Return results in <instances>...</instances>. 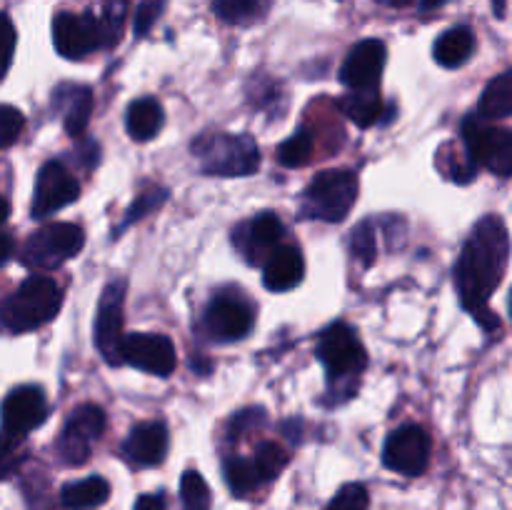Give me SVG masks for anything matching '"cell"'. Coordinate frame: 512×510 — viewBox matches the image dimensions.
<instances>
[{
  "mask_svg": "<svg viewBox=\"0 0 512 510\" xmlns=\"http://www.w3.org/2000/svg\"><path fill=\"white\" fill-rule=\"evenodd\" d=\"M510 258V235L498 215H485L470 233L458 265H455V288L463 308L483 325L498 330V315L490 310V295L503 280Z\"/></svg>",
  "mask_w": 512,
  "mask_h": 510,
  "instance_id": "6da1fadb",
  "label": "cell"
},
{
  "mask_svg": "<svg viewBox=\"0 0 512 510\" xmlns=\"http://www.w3.org/2000/svg\"><path fill=\"white\" fill-rule=\"evenodd\" d=\"M63 305V290L48 275H30L15 293L0 303V323L13 333H25L50 323Z\"/></svg>",
  "mask_w": 512,
  "mask_h": 510,
  "instance_id": "7a4b0ae2",
  "label": "cell"
},
{
  "mask_svg": "<svg viewBox=\"0 0 512 510\" xmlns=\"http://www.w3.org/2000/svg\"><path fill=\"white\" fill-rule=\"evenodd\" d=\"M200 170L218 178H243L260 168V150L250 135L205 133L190 145Z\"/></svg>",
  "mask_w": 512,
  "mask_h": 510,
  "instance_id": "3957f363",
  "label": "cell"
},
{
  "mask_svg": "<svg viewBox=\"0 0 512 510\" xmlns=\"http://www.w3.org/2000/svg\"><path fill=\"white\" fill-rule=\"evenodd\" d=\"M358 200V175L350 170H323L303 190L300 210L305 218L340 223L348 218Z\"/></svg>",
  "mask_w": 512,
  "mask_h": 510,
  "instance_id": "277c9868",
  "label": "cell"
},
{
  "mask_svg": "<svg viewBox=\"0 0 512 510\" xmlns=\"http://www.w3.org/2000/svg\"><path fill=\"white\" fill-rule=\"evenodd\" d=\"M85 230L75 223H50L35 230L20 250V263L33 270H55L83 250Z\"/></svg>",
  "mask_w": 512,
  "mask_h": 510,
  "instance_id": "5b68a950",
  "label": "cell"
},
{
  "mask_svg": "<svg viewBox=\"0 0 512 510\" xmlns=\"http://www.w3.org/2000/svg\"><path fill=\"white\" fill-rule=\"evenodd\" d=\"M465 153L475 165H485L498 178L512 175V133L508 128H498L480 115H468L463 120Z\"/></svg>",
  "mask_w": 512,
  "mask_h": 510,
  "instance_id": "8992f818",
  "label": "cell"
},
{
  "mask_svg": "<svg viewBox=\"0 0 512 510\" xmlns=\"http://www.w3.org/2000/svg\"><path fill=\"white\" fill-rule=\"evenodd\" d=\"M318 358L330 375V383L340 380H353L368 365V353L358 340L355 330L345 323H335L320 335L318 340Z\"/></svg>",
  "mask_w": 512,
  "mask_h": 510,
  "instance_id": "52a82bcc",
  "label": "cell"
},
{
  "mask_svg": "<svg viewBox=\"0 0 512 510\" xmlns=\"http://www.w3.org/2000/svg\"><path fill=\"white\" fill-rule=\"evenodd\" d=\"M105 430V413L100 405L85 403L78 405L65 420V428L58 440V453L63 463L83 465L90 450L98 443Z\"/></svg>",
  "mask_w": 512,
  "mask_h": 510,
  "instance_id": "ba28073f",
  "label": "cell"
},
{
  "mask_svg": "<svg viewBox=\"0 0 512 510\" xmlns=\"http://www.w3.org/2000/svg\"><path fill=\"white\" fill-rule=\"evenodd\" d=\"M123 280H110L98 303L95 320V345L108 365H123Z\"/></svg>",
  "mask_w": 512,
  "mask_h": 510,
  "instance_id": "9c48e42d",
  "label": "cell"
},
{
  "mask_svg": "<svg viewBox=\"0 0 512 510\" xmlns=\"http://www.w3.org/2000/svg\"><path fill=\"white\" fill-rule=\"evenodd\" d=\"M53 43L63 58L80 60L105 48L100 18L93 13H60L53 20Z\"/></svg>",
  "mask_w": 512,
  "mask_h": 510,
  "instance_id": "30bf717a",
  "label": "cell"
},
{
  "mask_svg": "<svg viewBox=\"0 0 512 510\" xmlns=\"http://www.w3.org/2000/svg\"><path fill=\"white\" fill-rule=\"evenodd\" d=\"M430 435L420 425H403V428L393 430L385 440L383 448V463L385 468L395 470L400 475H415L423 473L430 463Z\"/></svg>",
  "mask_w": 512,
  "mask_h": 510,
  "instance_id": "8fae6325",
  "label": "cell"
},
{
  "mask_svg": "<svg viewBox=\"0 0 512 510\" xmlns=\"http://www.w3.org/2000/svg\"><path fill=\"white\" fill-rule=\"evenodd\" d=\"M80 195V183L70 170L58 160H50L38 170L35 178V193L33 205H30V215L33 218H48V215L58 213L65 205L75 203Z\"/></svg>",
  "mask_w": 512,
  "mask_h": 510,
  "instance_id": "7c38bea8",
  "label": "cell"
},
{
  "mask_svg": "<svg viewBox=\"0 0 512 510\" xmlns=\"http://www.w3.org/2000/svg\"><path fill=\"white\" fill-rule=\"evenodd\" d=\"M123 363L143 373L168 378L178 365L173 340L160 333H133L123 338Z\"/></svg>",
  "mask_w": 512,
  "mask_h": 510,
  "instance_id": "4fadbf2b",
  "label": "cell"
},
{
  "mask_svg": "<svg viewBox=\"0 0 512 510\" xmlns=\"http://www.w3.org/2000/svg\"><path fill=\"white\" fill-rule=\"evenodd\" d=\"M48 418V400H45L43 388L38 385H20L5 395L0 405V420L3 430L15 435H28Z\"/></svg>",
  "mask_w": 512,
  "mask_h": 510,
  "instance_id": "5bb4252c",
  "label": "cell"
},
{
  "mask_svg": "<svg viewBox=\"0 0 512 510\" xmlns=\"http://www.w3.org/2000/svg\"><path fill=\"white\" fill-rule=\"evenodd\" d=\"M285 228L275 213H260L233 230V243L248 263H263L283 240Z\"/></svg>",
  "mask_w": 512,
  "mask_h": 510,
  "instance_id": "9a60e30c",
  "label": "cell"
},
{
  "mask_svg": "<svg viewBox=\"0 0 512 510\" xmlns=\"http://www.w3.org/2000/svg\"><path fill=\"white\" fill-rule=\"evenodd\" d=\"M250 328H253V310L245 300L233 295H218L205 310V330L220 343L245 338Z\"/></svg>",
  "mask_w": 512,
  "mask_h": 510,
  "instance_id": "2e32d148",
  "label": "cell"
},
{
  "mask_svg": "<svg viewBox=\"0 0 512 510\" xmlns=\"http://www.w3.org/2000/svg\"><path fill=\"white\" fill-rule=\"evenodd\" d=\"M385 58H388V50L383 40H360L350 48L340 68V80L353 90H375L383 75Z\"/></svg>",
  "mask_w": 512,
  "mask_h": 510,
  "instance_id": "e0dca14e",
  "label": "cell"
},
{
  "mask_svg": "<svg viewBox=\"0 0 512 510\" xmlns=\"http://www.w3.org/2000/svg\"><path fill=\"white\" fill-rule=\"evenodd\" d=\"M53 105L63 118V128L70 138H80L85 135L93 115L95 98L93 90L88 85L78 83H63L53 90Z\"/></svg>",
  "mask_w": 512,
  "mask_h": 510,
  "instance_id": "ac0fdd59",
  "label": "cell"
},
{
  "mask_svg": "<svg viewBox=\"0 0 512 510\" xmlns=\"http://www.w3.org/2000/svg\"><path fill=\"white\" fill-rule=\"evenodd\" d=\"M123 453L135 465H158L168 453V428L165 423L150 420L130 430L123 443Z\"/></svg>",
  "mask_w": 512,
  "mask_h": 510,
  "instance_id": "d6986e66",
  "label": "cell"
},
{
  "mask_svg": "<svg viewBox=\"0 0 512 510\" xmlns=\"http://www.w3.org/2000/svg\"><path fill=\"white\" fill-rule=\"evenodd\" d=\"M305 275V260L295 245H278L273 253L265 258L263 283L273 293H285L295 288Z\"/></svg>",
  "mask_w": 512,
  "mask_h": 510,
  "instance_id": "ffe728a7",
  "label": "cell"
},
{
  "mask_svg": "<svg viewBox=\"0 0 512 510\" xmlns=\"http://www.w3.org/2000/svg\"><path fill=\"white\" fill-rule=\"evenodd\" d=\"M165 113L163 105L155 98H138L135 103H130L128 115H125V130L133 140L145 143V140H153L155 135L163 130Z\"/></svg>",
  "mask_w": 512,
  "mask_h": 510,
  "instance_id": "44dd1931",
  "label": "cell"
},
{
  "mask_svg": "<svg viewBox=\"0 0 512 510\" xmlns=\"http://www.w3.org/2000/svg\"><path fill=\"white\" fill-rule=\"evenodd\" d=\"M475 53V33L468 25H458V28H450L435 40L433 58L438 60V65L443 68H460L470 60V55Z\"/></svg>",
  "mask_w": 512,
  "mask_h": 510,
  "instance_id": "7402d4cb",
  "label": "cell"
},
{
  "mask_svg": "<svg viewBox=\"0 0 512 510\" xmlns=\"http://www.w3.org/2000/svg\"><path fill=\"white\" fill-rule=\"evenodd\" d=\"M108 498H110V485L108 480L100 478V475L73 480V483L63 485V490H60V500H63V505H68V508L73 510L100 508Z\"/></svg>",
  "mask_w": 512,
  "mask_h": 510,
  "instance_id": "603a6c76",
  "label": "cell"
},
{
  "mask_svg": "<svg viewBox=\"0 0 512 510\" xmlns=\"http://www.w3.org/2000/svg\"><path fill=\"white\" fill-rule=\"evenodd\" d=\"M340 113L348 120H353L358 128H370V125L378 123L383 118V98L378 95V90H353L350 95H343L338 100Z\"/></svg>",
  "mask_w": 512,
  "mask_h": 510,
  "instance_id": "cb8c5ba5",
  "label": "cell"
},
{
  "mask_svg": "<svg viewBox=\"0 0 512 510\" xmlns=\"http://www.w3.org/2000/svg\"><path fill=\"white\" fill-rule=\"evenodd\" d=\"M478 115L483 120H505L512 115V70H503L488 83L480 98Z\"/></svg>",
  "mask_w": 512,
  "mask_h": 510,
  "instance_id": "d4e9b609",
  "label": "cell"
},
{
  "mask_svg": "<svg viewBox=\"0 0 512 510\" xmlns=\"http://www.w3.org/2000/svg\"><path fill=\"white\" fill-rule=\"evenodd\" d=\"M270 0H213V13L223 23L248 25L253 20L263 18Z\"/></svg>",
  "mask_w": 512,
  "mask_h": 510,
  "instance_id": "484cf974",
  "label": "cell"
},
{
  "mask_svg": "<svg viewBox=\"0 0 512 510\" xmlns=\"http://www.w3.org/2000/svg\"><path fill=\"white\" fill-rule=\"evenodd\" d=\"M438 168L440 173H443L448 180H453V183H470V180H475V170H478V165H475L473 158H470L468 153H463L458 145L448 143L440 148Z\"/></svg>",
  "mask_w": 512,
  "mask_h": 510,
  "instance_id": "4316f807",
  "label": "cell"
},
{
  "mask_svg": "<svg viewBox=\"0 0 512 510\" xmlns=\"http://www.w3.org/2000/svg\"><path fill=\"white\" fill-rule=\"evenodd\" d=\"M225 480H228V488L235 495H240V498L263 485L258 470H255V463L250 458L225 460Z\"/></svg>",
  "mask_w": 512,
  "mask_h": 510,
  "instance_id": "83f0119b",
  "label": "cell"
},
{
  "mask_svg": "<svg viewBox=\"0 0 512 510\" xmlns=\"http://www.w3.org/2000/svg\"><path fill=\"white\" fill-rule=\"evenodd\" d=\"M313 135L305 128L295 130V135H290L288 140L278 145V163L285 168H303L313 158Z\"/></svg>",
  "mask_w": 512,
  "mask_h": 510,
  "instance_id": "f1b7e54d",
  "label": "cell"
},
{
  "mask_svg": "<svg viewBox=\"0 0 512 510\" xmlns=\"http://www.w3.org/2000/svg\"><path fill=\"white\" fill-rule=\"evenodd\" d=\"M253 463L260 480L265 483V480H275L283 473L285 465H288V453H285L278 443H260L258 448H255Z\"/></svg>",
  "mask_w": 512,
  "mask_h": 510,
  "instance_id": "f546056e",
  "label": "cell"
},
{
  "mask_svg": "<svg viewBox=\"0 0 512 510\" xmlns=\"http://www.w3.org/2000/svg\"><path fill=\"white\" fill-rule=\"evenodd\" d=\"M25 460V435L0 430V480L18 473Z\"/></svg>",
  "mask_w": 512,
  "mask_h": 510,
  "instance_id": "4dcf8cb0",
  "label": "cell"
},
{
  "mask_svg": "<svg viewBox=\"0 0 512 510\" xmlns=\"http://www.w3.org/2000/svg\"><path fill=\"white\" fill-rule=\"evenodd\" d=\"M180 500L185 510H208L210 508V488L198 470H188L180 480Z\"/></svg>",
  "mask_w": 512,
  "mask_h": 510,
  "instance_id": "1f68e13d",
  "label": "cell"
},
{
  "mask_svg": "<svg viewBox=\"0 0 512 510\" xmlns=\"http://www.w3.org/2000/svg\"><path fill=\"white\" fill-rule=\"evenodd\" d=\"M125 13H128V0H105V13H103V18H100L105 48H113V45H118L120 35H123Z\"/></svg>",
  "mask_w": 512,
  "mask_h": 510,
  "instance_id": "d6a6232c",
  "label": "cell"
},
{
  "mask_svg": "<svg viewBox=\"0 0 512 510\" xmlns=\"http://www.w3.org/2000/svg\"><path fill=\"white\" fill-rule=\"evenodd\" d=\"M350 253H353L365 268L375 263V230L370 220L358 223L353 233H350Z\"/></svg>",
  "mask_w": 512,
  "mask_h": 510,
  "instance_id": "836d02e7",
  "label": "cell"
},
{
  "mask_svg": "<svg viewBox=\"0 0 512 510\" xmlns=\"http://www.w3.org/2000/svg\"><path fill=\"white\" fill-rule=\"evenodd\" d=\"M325 510H370V495L365 485L348 483L325 505Z\"/></svg>",
  "mask_w": 512,
  "mask_h": 510,
  "instance_id": "e575fe53",
  "label": "cell"
},
{
  "mask_svg": "<svg viewBox=\"0 0 512 510\" xmlns=\"http://www.w3.org/2000/svg\"><path fill=\"white\" fill-rule=\"evenodd\" d=\"M25 128V118L13 105H0V150L10 148L20 138Z\"/></svg>",
  "mask_w": 512,
  "mask_h": 510,
  "instance_id": "d590c367",
  "label": "cell"
},
{
  "mask_svg": "<svg viewBox=\"0 0 512 510\" xmlns=\"http://www.w3.org/2000/svg\"><path fill=\"white\" fill-rule=\"evenodd\" d=\"M165 198H168V190H165V188H153V190H148V193H143L138 200H135L133 205H130L128 215H125V220H123V225L138 223L143 215H150L153 210H158L160 205L165 203Z\"/></svg>",
  "mask_w": 512,
  "mask_h": 510,
  "instance_id": "8d00e7d4",
  "label": "cell"
},
{
  "mask_svg": "<svg viewBox=\"0 0 512 510\" xmlns=\"http://www.w3.org/2000/svg\"><path fill=\"white\" fill-rule=\"evenodd\" d=\"M15 40H18V35H15V25L10 23L8 15L0 13V80L5 78L10 63H13Z\"/></svg>",
  "mask_w": 512,
  "mask_h": 510,
  "instance_id": "74e56055",
  "label": "cell"
},
{
  "mask_svg": "<svg viewBox=\"0 0 512 510\" xmlns=\"http://www.w3.org/2000/svg\"><path fill=\"white\" fill-rule=\"evenodd\" d=\"M160 13H163V0H145V3H140L138 13H135V33H148Z\"/></svg>",
  "mask_w": 512,
  "mask_h": 510,
  "instance_id": "f35d334b",
  "label": "cell"
},
{
  "mask_svg": "<svg viewBox=\"0 0 512 510\" xmlns=\"http://www.w3.org/2000/svg\"><path fill=\"white\" fill-rule=\"evenodd\" d=\"M258 423H263V410H240V413L233 415V420H230V440H238L240 435H243V430L253 428V425Z\"/></svg>",
  "mask_w": 512,
  "mask_h": 510,
  "instance_id": "ab89813d",
  "label": "cell"
},
{
  "mask_svg": "<svg viewBox=\"0 0 512 510\" xmlns=\"http://www.w3.org/2000/svg\"><path fill=\"white\" fill-rule=\"evenodd\" d=\"M133 510H165V500L160 495H140Z\"/></svg>",
  "mask_w": 512,
  "mask_h": 510,
  "instance_id": "60d3db41",
  "label": "cell"
},
{
  "mask_svg": "<svg viewBox=\"0 0 512 510\" xmlns=\"http://www.w3.org/2000/svg\"><path fill=\"white\" fill-rule=\"evenodd\" d=\"M13 255V238L10 235H0V268L10 260Z\"/></svg>",
  "mask_w": 512,
  "mask_h": 510,
  "instance_id": "b9f144b4",
  "label": "cell"
},
{
  "mask_svg": "<svg viewBox=\"0 0 512 510\" xmlns=\"http://www.w3.org/2000/svg\"><path fill=\"white\" fill-rule=\"evenodd\" d=\"M445 3H448V0H420V10H423V13H428V10L443 8Z\"/></svg>",
  "mask_w": 512,
  "mask_h": 510,
  "instance_id": "7bdbcfd3",
  "label": "cell"
},
{
  "mask_svg": "<svg viewBox=\"0 0 512 510\" xmlns=\"http://www.w3.org/2000/svg\"><path fill=\"white\" fill-rule=\"evenodd\" d=\"M8 213H10V205H8V200H5L3 195H0V225H3L5 220H8Z\"/></svg>",
  "mask_w": 512,
  "mask_h": 510,
  "instance_id": "ee69618b",
  "label": "cell"
},
{
  "mask_svg": "<svg viewBox=\"0 0 512 510\" xmlns=\"http://www.w3.org/2000/svg\"><path fill=\"white\" fill-rule=\"evenodd\" d=\"M380 5H388V8H405V5H410L413 0H378Z\"/></svg>",
  "mask_w": 512,
  "mask_h": 510,
  "instance_id": "f6af8a7d",
  "label": "cell"
},
{
  "mask_svg": "<svg viewBox=\"0 0 512 510\" xmlns=\"http://www.w3.org/2000/svg\"><path fill=\"white\" fill-rule=\"evenodd\" d=\"M495 3V13L500 15V18H503V13H505V0H493Z\"/></svg>",
  "mask_w": 512,
  "mask_h": 510,
  "instance_id": "bcb514c9",
  "label": "cell"
}]
</instances>
